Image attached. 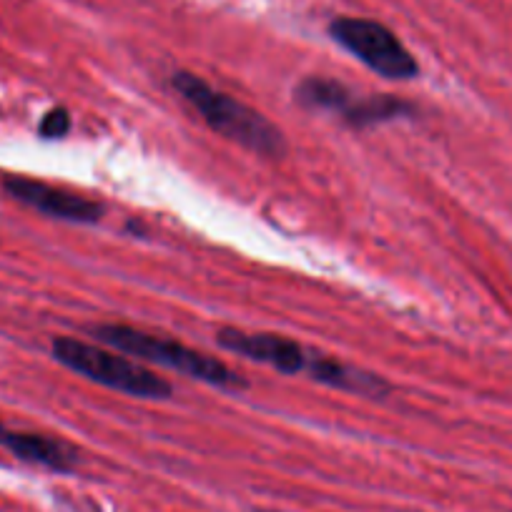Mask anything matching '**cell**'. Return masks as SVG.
<instances>
[{
	"instance_id": "cell-1",
	"label": "cell",
	"mask_w": 512,
	"mask_h": 512,
	"mask_svg": "<svg viewBox=\"0 0 512 512\" xmlns=\"http://www.w3.org/2000/svg\"><path fill=\"white\" fill-rule=\"evenodd\" d=\"M171 83L224 139L236 141L244 149L256 151L262 156H282L287 151V141H284L282 131L267 116L249 108L246 103L236 101L229 93L216 91L201 76L179 71L174 73Z\"/></svg>"
},
{
	"instance_id": "cell-2",
	"label": "cell",
	"mask_w": 512,
	"mask_h": 512,
	"mask_svg": "<svg viewBox=\"0 0 512 512\" xmlns=\"http://www.w3.org/2000/svg\"><path fill=\"white\" fill-rule=\"evenodd\" d=\"M88 332L101 339L103 344L116 349V352L174 369V372L199 379V382L219 387V390H241V387H246L241 374H236L229 364L204 352H196V349L174 342V339L156 337V334L141 332V329L128 327V324H101V327H91Z\"/></svg>"
},
{
	"instance_id": "cell-3",
	"label": "cell",
	"mask_w": 512,
	"mask_h": 512,
	"mask_svg": "<svg viewBox=\"0 0 512 512\" xmlns=\"http://www.w3.org/2000/svg\"><path fill=\"white\" fill-rule=\"evenodd\" d=\"M51 352L63 367L83 374L91 382L103 384L108 390L141 397V400H166L171 395V384L164 377L118 352H108V349L93 347L73 337L53 339Z\"/></svg>"
},
{
	"instance_id": "cell-4",
	"label": "cell",
	"mask_w": 512,
	"mask_h": 512,
	"mask_svg": "<svg viewBox=\"0 0 512 512\" xmlns=\"http://www.w3.org/2000/svg\"><path fill=\"white\" fill-rule=\"evenodd\" d=\"M329 36L382 78L410 81L420 71L415 56L407 51L405 43L390 28L377 21H369V18H337L329 26Z\"/></svg>"
},
{
	"instance_id": "cell-5",
	"label": "cell",
	"mask_w": 512,
	"mask_h": 512,
	"mask_svg": "<svg viewBox=\"0 0 512 512\" xmlns=\"http://www.w3.org/2000/svg\"><path fill=\"white\" fill-rule=\"evenodd\" d=\"M216 339L229 352L241 354L251 362L267 364V367L277 369L282 374H309L319 357V354L309 352L307 347H302L294 339L272 332H241V329L226 327L216 334Z\"/></svg>"
},
{
	"instance_id": "cell-6",
	"label": "cell",
	"mask_w": 512,
	"mask_h": 512,
	"mask_svg": "<svg viewBox=\"0 0 512 512\" xmlns=\"http://www.w3.org/2000/svg\"><path fill=\"white\" fill-rule=\"evenodd\" d=\"M3 186L13 199L51 216V219L73 221V224H96L106 214V206L101 201L66 189H56L51 184H43V181L26 179V176H11Z\"/></svg>"
},
{
	"instance_id": "cell-7",
	"label": "cell",
	"mask_w": 512,
	"mask_h": 512,
	"mask_svg": "<svg viewBox=\"0 0 512 512\" xmlns=\"http://www.w3.org/2000/svg\"><path fill=\"white\" fill-rule=\"evenodd\" d=\"M0 447L31 465L48 467L56 472H71L78 465V450L58 437L38 435V432L11 430L0 422Z\"/></svg>"
},
{
	"instance_id": "cell-8",
	"label": "cell",
	"mask_w": 512,
	"mask_h": 512,
	"mask_svg": "<svg viewBox=\"0 0 512 512\" xmlns=\"http://www.w3.org/2000/svg\"><path fill=\"white\" fill-rule=\"evenodd\" d=\"M412 106L410 103L400 101L395 96H364V98H352L347 101V106L342 108V118L354 128L374 126V123L395 121V118L410 116Z\"/></svg>"
},
{
	"instance_id": "cell-9",
	"label": "cell",
	"mask_w": 512,
	"mask_h": 512,
	"mask_svg": "<svg viewBox=\"0 0 512 512\" xmlns=\"http://www.w3.org/2000/svg\"><path fill=\"white\" fill-rule=\"evenodd\" d=\"M294 98L307 108L342 113V108L347 106V101L352 98V91H349L344 83L334 81V78L312 76V78H304V81L299 83Z\"/></svg>"
},
{
	"instance_id": "cell-10",
	"label": "cell",
	"mask_w": 512,
	"mask_h": 512,
	"mask_svg": "<svg viewBox=\"0 0 512 512\" xmlns=\"http://www.w3.org/2000/svg\"><path fill=\"white\" fill-rule=\"evenodd\" d=\"M43 139H63V136L71 131V113L66 108H51V111L43 116L41 126H38Z\"/></svg>"
}]
</instances>
